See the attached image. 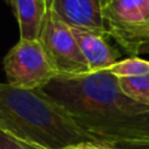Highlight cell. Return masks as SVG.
<instances>
[{
	"mask_svg": "<svg viewBox=\"0 0 149 149\" xmlns=\"http://www.w3.org/2000/svg\"><path fill=\"white\" fill-rule=\"evenodd\" d=\"M43 92L101 141L149 139V103L130 98L109 70L79 76L58 74Z\"/></svg>",
	"mask_w": 149,
	"mask_h": 149,
	"instance_id": "6da1fadb",
	"label": "cell"
},
{
	"mask_svg": "<svg viewBox=\"0 0 149 149\" xmlns=\"http://www.w3.org/2000/svg\"><path fill=\"white\" fill-rule=\"evenodd\" d=\"M0 131L46 149H64L84 141H101L76 123L43 89L0 85Z\"/></svg>",
	"mask_w": 149,
	"mask_h": 149,
	"instance_id": "7a4b0ae2",
	"label": "cell"
},
{
	"mask_svg": "<svg viewBox=\"0 0 149 149\" xmlns=\"http://www.w3.org/2000/svg\"><path fill=\"white\" fill-rule=\"evenodd\" d=\"M3 64L7 84L20 89H43L58 76L38 39H20Z\"/></svg>",
	"mask_w": 149,
	"mask_h": 149,
	"instance_id": "3957f363",
	"label": "cell"
},
{
	"mask_svg": "<svg viewBox=\"0 0 149 149\" xmlns=\"http://www.w3.org/2000/svg\"><path fill=\"white\" fill-rule=\"evenodd\" d=\"M38 41L41 42L56 74L79 76L90 73L72 28L47 9Z\"/></svg>",
	"mask_w": 149,
	"mask_h": 149,
	"instance_id": "277c9868",
	"label": "cell"
},
{
	"mask_svg": "<svg viewBox=\"0 0 149 149\" xmlns=\"http://www.w3.org/2000/svg\"><path fill=\"white\" fill-rule=\"evenodd\" d=\"M107 36L136 56L140 45L149 42L147 0H113L103 5Z\"/></svg>",
	"mask_w": 149,
	"mask_h": 149,
	"instance_id": "5b68a950",
	"label": "cell"
},
{
	"mask_svg": "<svg viewBox=\"0 0 149 149\" xmlns=\"http://www.w3.org/2000/svg\"><path fill=\"white\" fill-rule=\"evenodd\" d=\"M47 9L71 28L89 29L107 36L102 0H47Z\"/></svg>",
	"mask_w": 149,
	"mask_h": 149,
	"instance_id": "8992f818",
	"label": "cell"
},
{
	"mask_svg": "<svg viewBox=\"0 0 149 149\" xmlns=\"http://www.w3.org/2000/svg\"><path fill=\"white\" fill-rule=\"evenodd\" d=\"M72 31L82 55L86 59L90 72L110 70L116 62H119L120 52L109 43V37L106 34L81 28H72Z\"/></svg>",
	"mask_w": 149,
	"mask_h": 149,
	"instance_id": "52a82bcc",
	"label": "cell"
},
{
	"mask_svg": "<svg viewBox=\"0 0 149 149\" xmlns=\"http://www.w3.org/2000/svg\"><path fill=\"white\" fill-rule=\"evenodd\" d=\"M12 7L20 29V39L37 41L39 38L45 16L46 0H5Z\"/></svg>",
	"mask_w": 149,
	"mask_h": 149,
	"instance_id": "ba28073f",
	"label": "cell"
},
{
	"mask_svg": "<svg viewBox=\"0 0 149 149\" xmlns=\"http://www.w3.org/2000/svg\"><path fill=\"white\" fill-rule=\"evenodd\" d=\"M109 71L118 79L144 76V74H149V60L141 59L139 56L126 58L116 62Z\"/></svg>",
	"mask_w": 149,
	"mask_h": 149,
	"instance_id": "9c48e42d",
	"label": "cell"
},
{
	"mask_svg": "<svg viewBox=\"0 0 149 149\" xmlns=\"http://www.w3.org/2000/svg\"><path fill=\"white\" fill-rule=\"evenodd\" d=\"M122 90L137 102L149 103V74L119 79Z\"/></svg>",
	"mask_w": 149,
	"mask_h": 149,
	"instance_id": "30bf717a",
	"label": "cell"
},
{
	"mask_svg": "<svg viewBox=\"0 0 149 149\" xmlns=\"http://www.w3.org/2000/svg\"><path fill=\"white\" fill-rule=\"evenodd\" d=\"M0 149H46L39 145L21 140L8 132L0 131Z\"/></svg>",
	"mask_w": 149,
	"mask_h": 149,
	"instance_id": "8fae6325",
	"label": "cell"
},
{
	"mask_svg": "<svg viewBox=\"0 0 149 149\" xmlns=\"http://www.w3.org/2000/svg\"><path fill=\"white\" fill-rule=\"evenodd\" d=\"M64 149H116L114 144L105 141H84L79 144L70 145Z\"/></svg>",
	"mask_w": 149,
	"mask_h": 149,
	"instance_id": "7c38bea8",
	"label": "cell"
},
{
	"mask_svg": "<svg viewBox=\"0 0 149 149\" xmlns=\"http://www.w3.org/2000/svg\"><path fill=\"white\" fill-rule=\"evenodd\" d=\"M116 149H149V139L145 140H130V141L115 143Z\"/></svg>",
	"mask_w": 149,
	"mask_h": 149,
	"instance_id": "4fadbf2b",
	"label": "cell"
},
{
	"mask_svg": "<svg viewBox=\"0 0 149 149\" xmlns=\"http://www.w3.org/2000/svg\"><path fill=\"white\" fill-rule=\"evenodd\" d=\"M139 54H149V42H145V43L140 45L139 50H137V55Z\"/></svg>",
	"mask_w": 149,
	"mask_h": 149,
	"instance_id": "5bb4252c",
	"label": "cell"
},
{
	"mask_svg": "<svg viewBox=\"0 0 149 149\" xmlns=\"http://www.w3.org/2000/svg\"><path fill=\"white\" fill-rule=\"evenodd\" d=\"M147 24L149 28V0H147Z\"/></svg>",
	"mask_w": 149,
	"mask_h": 149,
	"instance_id": "9a60e30c",
	"label": "cell"
},
{
	"mask_svg": "<svg viewBox=\"0 0 149 149\" xmlns=\"http://www.w3.org/2000/svg\"><path fill=\"white\" fill-rule=\"evenodd\" d=\"M110 1H113V0H102L103 5H106V4H107V3H110Z\"/></svg>",
	"mask_w": 149,
	"mask_h": 149,
	"instance_id": "2e32d148",
	"label": "cell"
},
{
	"mask_svg": "<svg viewBox=\"0 0 149 149\" xmlns=\"http://www.w3.org/2000/svg\"><path fill=\"white\" fill-rule=\"evenodd\" d=\"M46 1H47V0H46Z\"/></svg>",
	"mask_w": 149,
	"mask_h": 149,
	"instance_id": "e0dca14e",
	"label": "cell"
}]
</instances>
